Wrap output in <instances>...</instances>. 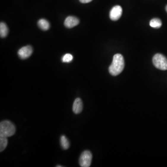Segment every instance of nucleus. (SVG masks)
Wrapping results in <instances>:
<instances>
[{
  "label": "nucleus",
  "mask_w": 167,
  "mask_h": 167,
  "mask_svg": "<svg viewBox=\"0 0 167 167\" xmlns=\"http://www.w3.org/2000/svg\"><path fill=\"white\" fill-rule=\"evenodd\" d=\"M125 67V61L121 54H116L113 56L112 64L109 68V73L116 76L120 74Z\"/></svg>",
  "instance_id": "1"
},
{
  "label": "nucleus",
  "mask_w": 167,
  "mask_h": 167,
  "mask_svg": "<svg viewBox=\"0 0 167 167\" xmlns=\"http://www.w3.org/2000/svg\"><path fill=\"white\" fill-rule=\"evenodd\" d=\"M16 131L15 125L9 121L5 120L0 123V136L8 137L14 135Z\"/></svg>",
  "instance_id": "2"
},
{
  "label": "nucleus",
  "mask_w": 167,
  "mask_h": 167,
  "mask_svg": "<svg viewBox=\"0 0 167 167\" xmlns=\"http://www.w3.org/2000/svg\"><path fill=\"white\" fill-rule=\"evenodd\" d=\"M152 61L154 66L161 70H167V59L166 57L160 53H157L154 56Z\"/></svg>",
  "instance_id": "3"
},
{
  "label": "nucleus",
  "mask_w": 167,
  "mask_h": 167,
  "mask_svg": "<svg viewBox=\"0 0 167 167\" xmlns=\"http://www.w3.org/2000/svg\"><path fill=\"white\" fill-rule=\"evenodd\" d=\"M92 153L89 150H85L80 155L79 160L80 166L82 167H89L91 165L92 161Z\"/></svg>",
  "instance_id": "4"
},
{
  "label": "nucleus",
  "mask_w": 167,
  "mask_h": 167,
  "mask_svg": "<svg viewBox=\"0 0 167 167\" xmlns=\"http://www.w3.org/2000/svg\"><path fill=\"white\" fill-rule=\"evenodd\" d=\"M122 8L120 6H115L112 8L110 12V18L112 20L116 21L119 20L122 15Z\"/></svg>",
  "instance_id": "5"
},
{
  "label": "nucleus",
  "mask_w": 167,
  "mask_h": 167,
  "mask_svg": "<svg viewBox=\"0 0 167 167\" xmlns=\"http://www.w3.org/2000/svg\"><path fill=\"white\" fill-rule=\"evenodd\" d=\"M33 53V49L30 46L23 47L18 51V54L20 59H26L31 55Z\"/></svg>",
  "instance_id": "6"
},
{
  "label": "nucleus",
  "mask_w": 167,
  "mask_h": 167,
  "mask_svg": "<svg viewBox=\"0 0 167 167\" xmlns=\"http://www.w3.org/2000/svg\"><path fill=\"white\" fill-rule=\"evenodd\" d=\"M79 20L78 18L74 16H70L67 17L65 20L64 25L66 28H71L78 25Z\"/></svg>",
  "instance_id": "7"
},
{
  "label": "nucleus",
  "mask_w": 167,
  "mask_h": 167,
  "mask_svg": "<svg viewBox=\"0 0 167 167\" xmlns=\"http://www.w3.org/2000/svg\"><path fill=\"white\" fill-rule=\"evenodd\" d=\"M83 110V103L80 98H77L74 101L72 110L75 114H79Z\"/></svg>",
  "instance_id": "8"
},
{
  "label": "nucleus",
  "mask_w": 167,
  "mask_h": 167,
  "mask_svg": "<svg viewBox=\"0 0 167 167\" xmlns=\"http://www.w3.org/2000/svg\"><path fill=\"white\" fill-rule=\"evenodd\" d=\"M38 25L41 29L44 31H47L50 28V24L49 22L44 19H42L39 20Z\"/></svg>",
  "instance_id": "9"
},
{
  "label": "nucleus",
  "mask_w": 167,
  "mask_h": 167,
  "mask_svg": "<svg viewBox=\"0 0 167 167\" xmlns=\"http://www.w3.org/2000/svg\"><path fill=\"white\" fill-rule=\"evenodd\" d=\"M9 29L6 24L4 23H1L0 24V35L1 37L5 38L8 35Z\"/></svg>",
  "instance_id": "10"
},
{
  "label": "nucleus",
  "mask_w": 167,
  "mask_h": 167,
  "mask_svg": "<svg viewBox=\"0 0 167 167\" xmlns=\"http://www.w3.org/2000/svg\"><path fill=\"white\" fill-rule=\"evenodd\" d=\"M149 25L152 28H159L162 26V21L158 18H154L150 20Z\"/></svg>",
  "instance_id": "11"
},
{
  "label": "nucleus",
  "mask_w": 167,
  "mask_h": 167,
  "mask_svg": "<svg viewBox=\"0 0 167 167\" xmlns=\"http://www.w3.org/2000/svg\"><path fill=\"white\" fill-rule=\"evenodd\" d=\"M61 144L62 148L63 149L66 150L68 149L70 147L69 141L66 136H62L61 137Z\"/></svg>",
  "instance_id": "12"
},
{
  "label": "nucleus",
  "mask_w": 167,
  "mask_h": 167,
  "mask_svg": "<svg viewBox=\"0 0 167 167\" xmlns=\"http://www.w3.org/2000/svg\"><path fill=\"white\" fill-rule=\"evenodd\" d=\"M8 141L7 137L0 136V151H2L5 149L8 145Z\"/></svg>",
  "instance_id": "13"
},
{
  "label": "nucleus",
  "mask_w": 167,
  "mask_h": 167,
  "mask_svg": "<svg viewBox=\"0 0 167 167\" xmlns=\"http://www.w3.org/2000/svg\"><path fill=\"white\" fill-rule=\"evenodd\" d=\"M73 60V56L72 55L69 53H67L65 54V55L63 56L62 58V61L63 62L65 63H69L70 62Z\"/></svg>",
  "instance_id": "14"
},
{
  "label": "nucleus",
  "mask_w": 167,
  "mask_h": 167,
  "mask_svg": "<svg viewBox=\"0 0 167 167\" xmlns=\"http://www.w3.org/2000/svg\"><path fill=\"white\" fill-rule=\"evenodd\" d=\"M93 0H79L80 2L82 3H87L92 1Z\"/></svg>",
  "instance_id": "15"
},
{
  "label": "nucleus",
  "mask_w": 167,
  "mask_h": 167,
  "mask_svg": "<svg viewBox=\"0 0 167 167\" xmlns=\"http://www.w3.org/2000/svg\"><path fill=\"white\" fill-rule=\"evenodd\" d=\"M166 11H167V5L166 6Z\"/></svg>",
  "instance_id": "16"
},
{
  "label": "nucleus",
  "mask_w": 167,
  "mask_h": 167,
  "mask_svg": "<svg viewBox=\"0 0 167 167\" xmlns=\"http://www.w3.org/2000/svg\"><path fill=\"white\" fill-rule=\"evenodd\" d=\"M57 167H62L61 166H57Z\"/></svg>",
  "instance_id": "17"
}]
</instances>
